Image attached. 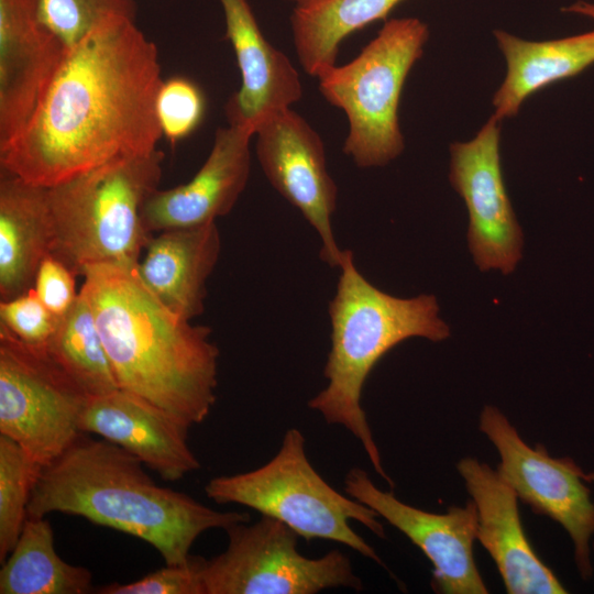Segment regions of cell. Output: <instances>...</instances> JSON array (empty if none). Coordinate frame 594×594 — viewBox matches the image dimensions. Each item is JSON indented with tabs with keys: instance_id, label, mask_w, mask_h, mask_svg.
I'll use <instances>...</instances> for the list:
<instances>
[{
	"instance_id": "cell-11",
	"label": "cell",
	"mask_w": 594,
	"mask_h": 594,
	"mask_svg": "<svg viewBox=\"0 0 594 594\" xmlns=\"http://www.w3.org/2000/svg\"><path fill=\"white\" fill-rule=\"evenodd\" d=\"M501 122L492 116L477 134L450 145L449 179L466 206L469 248L482 272L507 275L521 258L522 231L504 184Z\"/></svg>"
},
{
	"instance_id": "cell-15",
	"label": "cell",
	"mask_w": 594,
	"mask_h": 594,
	"mask_svg": "<svg viewBox=\"0 0 594 594\" xmlns=\"http://www.w3.org/2000/svg\"><path fill=\"white\" fill-rule=\"evenodd\" d=\"M457 470L475 505L476 540L493 559L509 594L568 593L532 549L514 490L496 470L476 458H462Z\"/></svg>"
},
{
	"instance_id": "cell-22",
	"label": "cell",
	"mask_w": 594,
	"mask_h": 594,
	"mask_svg": "<svg viewBox=\"0 0 594 594\" xmlns=\"http://www.w3.org/2000/svg\"><path fill=\"white\" fill-rule=\"evenodd\" d=\"M404 0H299L290 15L295 51L308 75L319 77L336 65L341 42Z\"/></svg>"
},
{
	"instance_id": "cell-6",
	"label": "cell",
	"mask_w": 594,
	"mask_h": 594,
	"mask_svg": "<svg viewBox=\"0 0 594 594\" xmlns=\"http://www.w3.org/2000/svg\"><path fill=\"white\" fill-rule=\"evenodd\" d=\"M205 492L218 504L243 505L284 522L306 540L336 541L383 565L376 551L350 526V520L359 521L385 538L381 516L321 477L308 460L305 437L297 428L285 432L279 450L267 463L213 477Z\"/></svg>"
},
{
	"instance_id": "cell-5",
	"label": "cell",
	"mask_w": 594,
	"mask_h": 594,
	"mask_svg": "<svg viewBox=\"0 0 594 594\" xmlns=\"http://www.w3.org/2000/svg\"><path fill=\"white\" fill-rule=\"evenodd\" d=\"M164 153L119 157L47 187L51 253L76 275L88 265L136 268L152 238L143 208L158 189Z\"/></svg>"
},
{
	"instance_id": "cell-4",
	"label": "cell",
	"mask_w": 594,
	"mask_h": 594,
	"mask_svg": "<svg viewBox=\"0 0 594 594\" xmlns=\"http://www.w3.org/2000/svg\"><path fill=\"white\" fill-rule=\"evenodd\" d=\"M337 290L329 304L330 351L323 369L326 387L308 402L327 424L340 425L362 444L376 473L394 486L366 415L362 389L371 371L389 350L413 337L438 342L450 336L433 295L392 296L356 268L353 253L342 250Z\"/></svg>"
},
{
	"instance_id": "cell-21",
	"label": "cell",
	"mask_w": 594,
	"mask_h": 594,
	"mask_svg": "<svg viewBox=\"0 0 594 594\" xmlns=\"http://www.w3.org/2000/svg\"><path fill=\"white\" fill-rule=\"evenodd\" d=\"M506 61V76L493 97L494 117H515L537 90L573 77L594 64V30L548 41H528L504 30L493 32Z\"/></svg>"
},
{
	"instance_id": "cell-25",
	"label": "cell",
	"mask_w": 594,
	"mask_h": 594,
	"mask_svg": "<svg viewBox=\"0 0 594 594\" xmlns=\"http://www.w3.org/2000/svg\"><path fill=\"white\" fill-rule=\"evenodd\" d=\"M42 469L14 440L0 435V562L13 549Z\"/></svg>"
},
{
	"instance_id": "cell-1",
	"label": "cell",
	"mask_w": 594,
	"mask_h": 594,
	"mask_svg": "<svg viewBox=\"0 0 594 594\" xmlns=\"http://www.w3.org/2000/svg\"><path fill=\"white\" fill-rule=\"evenodd\" d=\"M158 51L135 20L109 21L68 48L26 125L0 146V167L52 187L119 157L156 151Z\"/></svg>"
},
{
	"instance_id": "cell-3",
	"label": "cell",
	"mask_w": 594,
	"mask_h": 594,
	"mask_svg": "<svg viewBox=\"0 0 594 594\" xmlns=\"http://www.w3.org/2000/svg\"><path fill=\"white\" fill-rule=\"evenodd\" d=\"M143 463L123 448L82 432L42 469L28 517L51 513L84 517L155 548L167 565L185 564L196 539L210 529L250 521L248 513L220 512L157 485Z\"/></svg>"
},
{
	"instance_id": "cell-10",
	"label": "cell",
	"mask_w": 594,
	"mask_h": 594,
	"mask_svg": "<svg viewBox=\"0 0 594 594\" xmlns=\"http://www.w3.org/2000/svg\"><path fill=\"white\" fill-rule=\"evenodd\" d=\"M479 427L498 452L499 476L534 513L551 518L565 529L573 542L581 578L591 579L594 503L585 473L569 457L552 458L544 446L527 444L495 406H484Z\"/></svg>"
},
{
	"instance_id": "cell-14",
	"label": "cell",
	"mask_w": 594,
	"mask_h": 594,
	"mask_svg": "<svg viewBox=\"0 0 594 594\" xmlns=\"http://www.w3.org/2000/svg\"><path fill=\"white\" fill-rule=\"evenodd\" d=\"M40 2L0 0V146L30 121L68 51Z\"/></svg>"
},
{
	"instance_id": "cell-9",
	"label": "cell",
	"mask_w": 594,
	"mask_h": 594,
	"mask_svg": "<svg viewBox=\"0 0 594 594\" xmlns=\"http://www.w3.org/2000/svg\"><path fill=\"white\" fill-rule=\"evenodd\" d=\"M90 397L50 358L0 327V435L41 469L82 433Z\"/></svg>"
},
{
	"instance_id": "cell-20",
	"label": "cell",
	"mask_w": 594,
	"mask_h": 594,
	"mask_svg": "<svg viewBox=\"0 0 594 594\" xmlns=\"http://www.w3.org/2000/svg\"><path fill=\"white\" fill-rule=\"evenodd\" d=\"M47 187L1 170L0 298L11 299L33 287L35 274L53 244Z\"/></svg>"
},
{
	"instance_id": "cell-12",
	"label": "cell",
	"mask_w": 594,
	"mask_h": 594,
	"mask_svg": "<svg viewBox=\"0 0 594 594\" xmlns=\"http://www.w3.org/2000/svg\"><path fill=\"white\" fill-rule=\"evenodd\" d=\"M254 135L256 156L266 178L316 230L322 261L338 267L342 250L331 222L338 188L328 173L320 135L290 108L264 120Z\"/></svg>"
},
{
	"instance_id": "cell-18",
	"label": "cell",
	"mask_w": 594,
	"mask_h": 594,
	"mask_svg": "<svg viewBox=\"0 0 594 594\" xmlns=\"http://www.w3.org/2000/svg\"><path fill=\"white\" fill-rule=\"evenodd\" d=\"M219 2L241 74V87L224 113L230 125L255 133L264 120L301 98V82L289 58L264 37L246 0Z\"/></svg>"
},
{
	"instance_id": "cell-19",
	"label": "cell",
	"mask_w": 594,
	"mask_h": 594,
	"mask_svg": "<svg viewBox=\"0 0 594 594\" xmlns=\"http://www.w3.org/2000/svg\"><path fill=\"white\" fill-rule=\"evenodd\" d=\"M216 222L152 235L135 273L144 286L176 315L193 320L205 309L207 280L219 260Z\"/></svg>"
},
{
	"instance_id": "cell-8",
	"label": "cell",
	"mask_w": 594,
	"mask_h": 594,
	"mask_svg": "<svg viewBox=\"0 0 594 594\" xmlns=\"http://www.w3.org/2000/svg\"><path fill=\"white\" fill-rule=\"evenodd\" d=\"M227 549L204 560L205 594H316L323 590L362 588L350 558L331 550L319 558L298 551L299 536L284 522L263 516L226 529Z\"/></svg>"
},
{
	"instance_id": "cell-16",
	"label": "cell",
	"mask_w": 594,
	"mask_h": 594,
	"mask_svg": "<svg viewBox=\"0 0 594 594\" xmlns=\"http://www.w3.org/2000/svg\"><path fill=\"white\" fill-rule=\"evenodd\" d=\"M252 135L237 125L219 128L209 156L188 183L150 196L143 208L147 230L198 227L228 215L248 184Z\"/></svg>"
},
{
	"instance_id": "cell-7",
	"label": "cell",
	"mask_w": 594,
	"mask_h": 594,
	"mask_svg": "<svg viewBox=\"0 0 594 594\" xmlns=\"http://www.w3.org/2000/svg\"><path fill=\"white\" fill-rule=\"evenodd\" d=\"M428 38V25L417 18L386 20L354 59L318 77L322 97L346 114L343 151L356 166H384L404 151L399 99Z\"/></svg>"
},
{
	"instance_id": "cell-27",
	"label": "cell",
	"mask_w": 594,
	"mask_h": 594,
	"mask_svg": "<svg viewBox=\"0 0 594 594\" xmlns=\"http://www.w3.org/2000/svg\"><path fill=\"white\" fill-rule=\"evenodd\" d=\"M206 100L200 88L184 77L163 80L156 97V114L165 136L175 144L202 121Z\"/></svg>"
},
{
	"instance_id": "cell-28",
	"label": "cell",
	"mask_w": 594,
	"mask_h": 594,
	"mask_svg": "<svg viewBox=\"0 0 594 594\" xmlns=\"http://www.w3.org/2000/svg\"><path fill=\"white\" fill-rule=\"evenodd\" d=\"M59 318L55 317L40 300L35 290L0 302V327L22 343L45 349L53 337Z\"/></svg>"
},
{
	"instance_id": "cell-26",
	"label": "cell",
	"mask_w": 594,
	"mask_h": 594,
	"mask_svg": "<svg viewBox=\"0 0 594 594\" xmlns=\"http://www.w3.org/2000/svg\"><path fill=\"white\" fill-rule=\"evenodd\" d=\"M42 21L70 48L98 26L136 16L135 0H41Z\"/></svg>"
},
{
	"instance_id": "cell-31",
	"label": "cell",
	"mask_w": 594,
	"mask_h": 594,
	"mask_svg": "<svg viewBox=\"0 0 594 594\" xmlns=\"http://www.w3.org/2000/svg\"><path fill=\"white\" fill-rule=\"evenodd\" d=\"M562 11L565 13L583 15L594 20V2L578 0L562 8Z\"/></svg>"
},
{
	"instance_id": "cell-33",
	"label": "cell",
	"mask_w": 594,
	"mask_h": 594,
	"mask_svg": "<svg viewBox=\"0 0 594 594\" xmlns=\"http://www.w3.org/2000/svg\"><path fill=\"white\" fill-rule=\"evenodd\" d=\"M289 1H296V2H297V1H299V0H289Z\"/></svg>"
},
{
	"instance_id": "cell-30",
	"label": "cell",
	"mask_w": 594,
	"mask_h": 594,
	"mask_svg": "<svg viewBox=\"0 0 594 594\" xmlns=\"http://www.w3.org/2000/svg\"><path fill=\"white\" fill-rule=\"evenodd\" d=\"M76 274L48 253L35 274L33 289L43 305L57 318L64 317L78 298Z\"/></svg>"
},
{
	"instance_id": "cell-17",
	"label": "cell",
	"mask_w": 594,
	"mask_h": 594,
	"mask_svg": "<svg viewBox=\"0 0 594 594\" xmlns=\"http://www.w3.org/2000/svg\"><path fill=\"white\" fill-rule=\"evenodd\" d=\"M80 429L129 451L166 481L180 480L200 469L187 443L189 427L120 388L89 399Z\"/></svg>"
},
{
	"instance_id": "cell-24",
	"label": "cell",
	"mask_w": 594,
	"mask_h": 594,
	"mask_svg": "<svg viewBox=\"0 0 594 594\" xmlns=\"http://www.w3.org/2000/svg\"><path fill=\"white\" fill-rule=\"evenodd\" d=\"M44 350L90 398L119 389L92 309L80 290Z\"/></svg>"
},
{
	"instance_id": "cell-29",
	"label": "cell",
	"mask_w": 594,
	"mask_h": 594,
	"mask_svg": "<svg viewBox=\"0 0 594 594\" xmlns=\"http://www.w3.org/2000/svg\"><path fill=\"white\" fill-rule=\"evenodd\" d=\"M204 558L191 556L185 564L167 565L133 582L97 588L100 594H205L201 581Z\"/></svg>"
},
{
	"instance_id": "cell-13",
	"label": "cell",
	"mask_w": 594,
	"mask_h": 594,
	"mask_svg": "<svg viewBox=\"0 0 594 594\" xmlns=\"http://www.w3.org/2000/svg\"><path fill=\"white\" fill-rule=\"evenodd\" d=\"M344 491L374 509L424 552L433 565L431 587L436 593H488L473 554L477 514L472 499L444 514L426 512L382 491L358 466L348 472Z\"/></svg>"
},
{
	"instance_id": "cell-2",
	"label": "cell",
	"mask_w": 594,
	"mask_h": 594,
	"mask_svg": "<svg viewBox=\"0 0 594 594\" xmlns=\"http://www.w3.org/2000/svg\"><path fill=\"white\" fill-rule=\"evenodd\" d=\"M80 275L119 388L189 428L202 422L217 399L219 350L211 330L163 305L135 268L96 264Z\"/></svg>"
},
{
	"instance_id": "cell-32",
	"label": "cell",
	"mask_w": 594,
	"mask_h": 594,
	"mask_svg": "<svg viewBox=\"0 0 594 594\" xmlns=\"http://www.w3.org/2000/svg\"><path fill=\"white\" fill-rule=\"evenodd\" d=\"M585 481L594 483V471L588 474H585ZM593 549H594V544H593Z\"/></svg>"
},
{
	"instance_id": "cell-23",
	"label": "cell",
	"mask_w": 594,
	"mask_h": 594,
	"mask_svg": "<svg viewBox=\"0 0 594 594\" xmlns=\"http://www.w3.org/2000/svg\"><path fill=\"white\" fill-rule=\"evenodd\" d=\"M92 573L65 562L54 547L53 529L45 517H28L22 531L2 562L1 594H86Z\"/></svg>"
}]
</instances>
